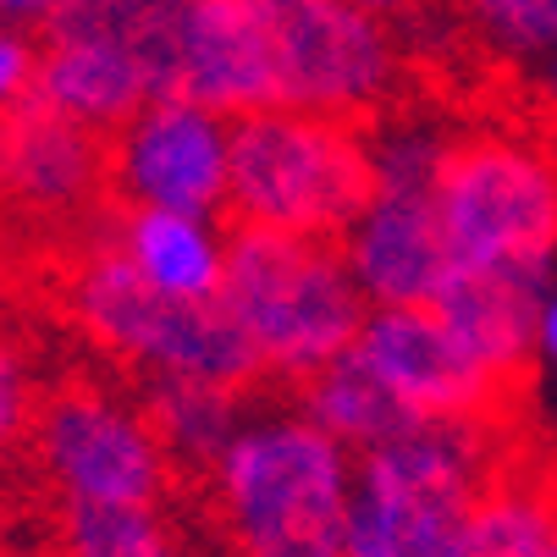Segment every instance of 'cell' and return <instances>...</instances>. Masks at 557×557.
Returning a JSON list of instances; mask_svg holds the SVG:
<instances>
[{
	"instance_id": "1",
	"label": "cell",
	"mask_w": 557,
	"mask_h": 557,
	"mask_svg": "<svg viewBox=\"0 0 557 557\" xmlns=\"http://www.w3.org/2000/svg\"><path fill=\"white\" fill-rule=\"evenodd\" d=\"M205 492L232 557H348L354 453L304 409L249 414Z\"/></svg>"
},
{
	"instance_id": "2",
	"label": "cell",
	"mask_w": 557,
	"mask_h": 557,
	"mask_svg": "<svg viewBox=\"0 0 557 557\" xmlns=\"http://www.w3.org/2000/svg\"><path fill=\"white\" fill-rule=\"evenodd\" d=\"M503 469L497 420H414L354 458L348 557H458Z\"/></svg>"
},
{
	"instance_id": "3",
	"label": "cell",
	"mask_w": 557,
	"mask_h": 557,
	"mask_svg": "<svg viewBox=\"0 0 557 557\" xmlns=\"http://www.w3.org/2000/svg\"><path fill=\"white\" fill-rule=\"evenodd\" d=\"M221 304L249 337L260 370L293 386L348 354L370 314L337 244L260 226L226 232Z\"/></svg>"
},
{
	"instance_id": "4",
	"label": "cell",
	"mask_w": 557,
	"mask_h": 557,
	"mask_svg": "<svg viewBox=\"0 0 557 557\" xmlns=\"http://www.w3.org/2000/svg\"><path fill=\"white\" fill-rule=\"evenodd\" d=\"M66 314L106 359L144 381H210L255 392L265 381L249 337L221 298H172L149 287L111 237L89 244L66 276Z\"/></svg>"
},
{
	"instance_id": "5",
	"label": "cell",
	"mask_w": 557,
	"mask_h": 557,
	"mask_svg": "<svg viewBox=\"0 0 557 557\" xmlns=\"http://www.w3.org/2000/svg\"><path fill=\"white\" fill-rule=\"evenodd\" d=\"M370 194L375 166L359 122L309 111H249L232 122L226 215L237 226L337 244Z\"/></svg>"
},
{
	"instance_id": "6",
	"label": "cell",
	"mask_w": 557,
	"mask_h": 557,
	"mask_svg": "<svg viewBox=\"0 0 557 557\" xmlns=\"http://www.w3.org/2000/svg\"><path fill=\"white\" fill-rule=\"evenodd\" d=\"M436 215L453 265L552 276L557 154L524 133H453L436 166Z\"/></svg>"
},
{
	"instance_id": "7",
	"label": "cell",
	"mask_w": 557,
	"mask_h": 557,
	"mask_svg": "<svg viewBox=\"0 0 557 557\" xmlns=\"http://www.w3.org/2000/svg\"><path fill=\"white\" fill-rule=\"evenodd\" d=\"M271 50V111L375 122L404 84V39L354 0H255Z\"/></svg>"
},
{
	"instance_id": "8",
	"label": "cell",
	"mask_w": 557,
	"mask_h": 557,
	"mask_svg": "<svg viewBox=\"0 0 557 557\" xmlns=\"http://www.w3.org/2000/svg\"><path fill=\"white\" fill-rule=\"evenodd\" d=\"M28 453L55 508H154L177 474L144 404L100 381H66L39 397Z\"/></svg>"
},
{
	"instance_id": "9",
	"label": "cell",
	"mask_w": 557,
	"mask_h": 557,
	"mask_svg": "<svg viewBox=\"0 0 557 557\" xmlns=\"http://www.w3.org/2000/svg\"><path fill=\"white\" fill-rule=\"evenodd\" d=\"M111 199L127 210H183V215H226L232 177V116L166 95L149 100L111 138Z\"/></svg>"
},
{
	"instance_id": "10",
	"label": "cell",
	"mask_w": 557,
	"mask_h": 557,
	"mask_svg": "<svg viewBox=\"0 0 557 557\" xmlns=\"http://www.w3.org/2000/svg\"><path fill=\"white\" fill-rule=\"evenodd\" d=\"M354 348L414 420H497L513 392L463 348V337L431 304L370 309Z\"/></svg>"
},
{
	"instance_id": "11",
	"label": "cell",
	"mask_w": 557,
	"mask_h": 557,
	"mask_svg": "<svg viewBox=\"0 0 557 557\" xmlns=\"http://www.w3.org/2000/svg\"><path fill=\"white\" fill-rule=\"evenodd\" d=\"M111 194V144L95 127L28 100L0 122V210L34 226H72Z\"/></svg>"
},
{
	"instance_id": "12",
	"label": "cell",
	"mask_w": 557,
	"mask_h": 557,
	"mask_svg": "<svg viewBox=\"0 0 557 557\" xmlns=\"http://www.w3.org/2000/svg\"><path fill=\"white\" fill-rule=\"evenodd\" d=\"M337 249L370 309H425L458 271L436 215V183H375Z\"/></svg>"
},
{
	"instance_id": "13",
	"label": "cell",
	"mask_w": 557,
	"mask_h": 557,
	"mask_svg": "<svg viewBox=\"0 0 557 557\" xmlns=\"http://www.w3.org/2000/svg\"><path fill=\"white\" fill-rule=\"evenodd\" d=\"M177 95H188V100H199V106H210L232 122L276 106L265 23H260L255 0H194Z\"/></svg>"
},
{
	"instance_id": "14",
	"label": "cell",
	"mask_w": 557,
	"mask_h": 557,
	"mask_svg": "<svg viewBox=\"0 0 557 557\" xmlns=\"http://www.w3.org/2000/svg\"><path fill=\"white\" fill-rule=\"evenodd\" d=\"M546 282L552 276H530V271L458 265L431 309L463 337V348L481 359L492 375L519 386L530 359H535V309H541Z\"/></svg>"
},
{
	"instance_id": "15",
	"label": "cell",
	"mask_w": 557,
	"mask_h": 557,
	"mask_svg": "<svg viewBox=\"0 0 557 557\" xmlns=\"http://www.w3.org/2000/svg\"><path fill=\"white\" fill-rule=\"evenodd\" d=\"M188 12H194V0H72L39 34H66V39H89L111 50L166 100L183 84Z\"/></svg>"
},
{
	"instance_id": "16",
	"label": "cell",
	"mask_w": 557,
	"mask_h": 557,
	"mask_svg": "<svg viewBox=\"0 0 557 557\" xmlns=\"http://www.w3.org/2000/svg\"><path fill=\"white\" fill-rule=\"evenodd\" d=\"M122 260L172 298H221L226 276V232L210 215L183 210H127L106 226Z\"/></svg>"
},
{
	"instance_id": "17",
	"label": "cell",
	"mask_w": 557,
	"mask_h": 557,
	"mask_svg": "<svg viewBox=\"0 0 557 557\" xmlns=\"http://www.w3.org/2000/svg\"><path fill=\"white\" fill-rule=\"evenodd\" d=\"M144 414L161 436L166 458L177 474H205L215 469V458L226 453V442L244 431L249 392L237 386H210V381H144Z\"/></svg>"
},
{
	"instance_id": "18",
	"label": "cell",
	"mask_w": 557,
	"mask_h": 557,
	"mask_svg": "<svg viewBox=\"0 0 557 557\" xmlns=\"http://www.w3.org/2000/svg\"><path fill=\"white\" fill-rule=\"evenodd\" d=\"M298 409L326 436H337L354 458L414 425V414L381 386V375L359 359V348L337 354L326 370H314L309 381H298Z\"/></svg>"
},
{
	"instance_id": "19",
	"label": "cell",
	"mask_w": 557,
	"mask_h": 557,
	"mask_svg": "<svg viewBox=\"0 0 557 557\" xmlns=\"http://www.w3.org/2000/svg\"><path fill=\"white\" fill-rule=\"evenodd\" d=\"M557 535V492L535 474L503 469L481 492L458 557H546Z\"/></svg>"
},
{
	"instance_id": "20",
	"label": "cell",
	"mask_w": 557,
	"mask_h": 557,
	"mask_svg": "<svg viewBox=\"0 0 557 557\" xmlns=\"http://www.w3.org/2000/svg\"><path fill=\"white\" fill-rule=\"evenodd\" d=\"M55 557H194L183 524L154 508H55Z\"/></svg>"
},
{
	"instance_id": "21",
	"label": "cell",
	"mask_w": 557,
	"mask_h": 557,
	"mask_svg": "<svg viewBox=\"0 0 557 557\" xmlns=\"http://www.w3.org/2000/svg\"><path fill=\"white\" fill-rule=\"evenodd\" d=\"M474 39L503 61H546L557 50V0H458Z\"/></svg>"
},
{
	"instance_id": "22",
	"label": "cell",
	"mask_w": 557,
	"mask_h": 557,
	"mask_svg": "<svg viewBox=\"0 0 557 557\" xmlns=\"http://www.w3.org/2000/svg\"><path fill=\"white\" fill-rule=\"evenodd\" d=\"M39 414V392H34V370L17 354L12 337H0V458H12Z\"/></svg>"
},
{
	"instance_id": "23",
	"label": "cell",
	"mask_w": 557,
	"mask_h": 557,
	"mask_svg": "<svg viewBox=\"0 0 557 557\" xmlns=\"http://www.w3.org/2000/svg\"><path fill=\"white\" fill-rule=\"evenodd\" d=\"M34 72H39V39L17 23H0V122L34 100Z\"/></svg>"
},
{
	"instance_id": "24",
	"label": "cell",
	"mask_w": 557,
	"mask_h": 557,
	"mask_svg": "<svg viewBox=\"0 0 557 557\" xmlns=\"http://www.w3.org/2000/svg\"><path fill=\"white\" fill-rule=\"evenodd\" d=\"M72 0H0V23H17V28H45L55 23Z\"/></svg>"
},
{
	"instance_id": "25",
	"label": "cell",
	"mask_w": 557,
	"mask_h": 557,
	"mask_svg": "<svg viewBox=\"0 0 557 557\" xmlns=\"http://www.w3.org/2000/svg\"><path fill=\"white\" fill-rule=\"evenodd\" d=\"M535 354L546 364H557V282H546L541 309H535Z\"/></svg>"
},
{
	"instance_id": "26",
	"label": "cell",
	"mask_w": 557,
	"mask_h": 557,
	"mask_svg": "<svg viewBox=\"0 0 557 557\" xmlns=\"http://www.w3.org/2000/svg\"><path fill=\"white\" fill-rule=\"evenodd\" d=\"M354 7H364V12H375L386 23H404V17H420L431 0H354Z\"/></svg>"
},
{
	"instance_id": "27",
	"label": "cell",
	"mask_w": 557,
	"mask_h": 557,
	"mask_svg": "<svg viewBox=\"0 0 557 557\" xmlns=\"http://www.w3.org/2000/svg\"><path fill=\"white\" fill-rule=\"evenodd\" d=\"M535 95H541V106L557 116V50H552L546 61H535Z\"/></svg>"
},
{
	"instance_id": "28",
	"label": "cell",
	"mask_w": 557,
	"mask_h": 557,
	"mask_svg": "<svg viewBox=\"0 0 557 557\" xmlns=\"http://www.w3.org/2000/svg\"><path fill=\"white\" fill-rule=\"evenodd\" d=\"M0 557H12V541H7V513H0Z\"/></svg>"
},
{
	"instance_id": "29",
	"label": "cell",
	"mask_w": 557,
	"mask_h": 557,
	"mask_svg": "<svg viewBox=\"0 0 557 557\" xmlns=\"http://www.w3.org/2000/svg\"><path fill=\"white\" fill-rule=\"evenodd\" d=\"M546 557H557V535H552V552H546Z\"/></svg>"
}]
</instances>
